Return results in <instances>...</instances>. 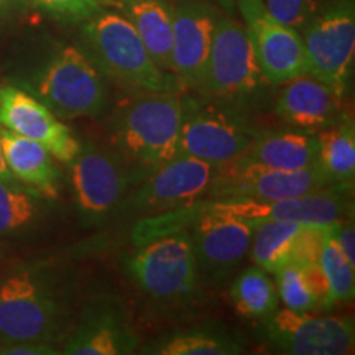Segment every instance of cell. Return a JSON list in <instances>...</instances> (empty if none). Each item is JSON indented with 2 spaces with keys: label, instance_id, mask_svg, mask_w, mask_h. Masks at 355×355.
<instances>
[{
  "label": "cell",
  "instance_id": "6da1fadb",
  "mask_svg": "<svg viewBox=\"0 0 355 355\" xmlns=\"http://www.w3.org/2000/svg\"><path fill=\"white\" fill-rule=\"evenodd\" d=\"M73 290L44 263L0 268V344L44 340L56 344L69 329Z\"/></svg>",
  "mask_w": 355,
  "mask_h": 355
},
{
  "label": "cell",
  "instance_id": "7a4b0ae2",
  "mask_svg": "<svg viewBox=\"0 0 355 355\" xmlns=\"http://www.w3.org/2000/svg\"><path fill=\"white\" fill-rule=\"evenodd\" d=\"M83 50L92 63L121 87L135 92L184 91L176 74L168 73L155 63L130 21L119 10L101 8L83 21Z\"/></svg>",
  "mask_w": 355,
  "mask_h": 355
},
{
  "label": "cell",
  "instance_id": "3957f363",
  "mask_svg": "<svg viewBox=\"0 0 355 355\" xmlns=\"http://www.w3.org/2000/svg\"><path fill=\"white\" fill-rule=\"evenodd\" d=\"M183 110L176 92H139L110 117L112 148L146 175L178 155Z\"/></svg>",
  "mask_w": 355,
  "mask_h": 355
},
{
  "label": "cell",
  "instance_id": "277c9868",
  "mask_svg": "<svg viewBox=\"0 0 355 355\" xmlns=\"http://www.w3.org/2000/svg\"><path fill=\"white\" fill-rule=\"evenodd\" d=\"M243 21L220 15L198 92L247 112L268 92Z\"/></svg>",
  "mask_w": 355,
  "mask_h": 355
},
{
  "label": "cell",
  "instance_id": "5b68a950",
  "mask_svg": "<svg viewBox=\"0 0 355 355\" xmlns=\"http://www.w3.org/2000/svg\"><path fill=\"white\" fill-rule=\"evenodd\" d=\"M123 272L146 298L158 303L189 301L199 285L189 232L181 229L139 243L123 260Z\"/></svg>",
  "mask_w": 355,
  "mask_h": 355
},
{
  "label": "cell",
  "instance_id": "8992f818",
  "mask_svg": "<svg viewBox=\"0 0 355 355\" xmlns=\"http://www.w3.org/2000/svg\"><path fill=\"white\" fill-rule=\"evenodd\" d=\"M60 119L97 117L109 105L107 79L83 48L61 46L35 76L21 86Z\"/></svg>",
  "mask_w": 355,
  "mask_h": 355
},
{
  "label": "cell",
  "instance_id": "52a82bcc",
  "mask_svg": "<svg viewBox=\"0 0 355 355\" xmlns=\"http://www.w3.org/2000/svg\"><path fill=\"white\" fill-rule=\"evenodd\" d=\"M68 165L74 202L84 227H102L121 217L135 176L121 155L87 140Z\"/></svg>",
  "mask_w": 355,
  "mask_h": 355
},
{
  "label": "cell",
  "instance_id": "ba28073f",
  "mask_svg": "<svg viewBox=\"0 0 355 355\" xmlns=\"http://www.w3.org/2000/svg\"><path fill=\"white\" fill-rule=\"evenodd\" d=\"M257 133L243 110L201 94L184 97L178 155L224 166L247 152Z\"/></svg>",
  "mask_w": 355,
  "mask_h": 355
},
{
  "label": "cell",
  "instance_id": "9c48e42d",
  "mask_svg": "<svg viewBox=\"0 0 355 355\" xmlns=\"http://www.w3.org/2000/svg\"><path fill=\"white\" fill-rule=\"evenodd\" d=\"M219 166L202 159L176 155L170 162L146 173L141 183L128 193L121 217H153L206 199Z\"/></svg>",
  "mask_w": 355,
  "mask_h": 355
},
{
  "label": "cell",
  "instance_id": "30bf717a",
  "mask_svg": "<svg viewBox=\"0 0 355 355\" xmlns=\"http://www.w3.org/2000/svg\"><path fill=\"white\" fill-rule=\"evenodd\" d=\"M300 33L308 73L345 96L355 55V0H331Z\"/></svg>",
  "mask_w": 355,
  "mask_h": 355
},
{
  "label": "cell",
  "instance_id": "8fae6325",
  "mask_svg": "<svg viewBox=\"0 0 355 355\" xmlns=\"http://www.w3.org/2000/svg\"><path fill=\"white\" fill-rule=\"evenodd\" d=\"M260 340L275 354L345 355L354 352L355 324L350 316L277 309L263 319Z\"/></svg>",
  "mask_w": 355,
  "mask_h": 355
},
{
  "label": "cell",
  "instance_id": "7c38bea8",
  "mask_svg": "<svg viewBox=\"0 0 355 355\" xmlns=\"http://www.w3.org/2000/svg\"><path fill=\"white\" fill-rule=\"evenodd\" d=\"M201 201L188 207L186 230L193 242L199 282L219 285L248 254L257 224L204 209Z\"/></svg>",
  "mask_w": 355,
  "mask_h": 355
},
{
  "label": "cell",
  "instance_id": "4fadbf2b",
  "mask_svg": "<svg viewBox=\"0 0 355 355\" xmlns=\"http://www.w3.org/2000/svg\"><path fill=\"white\" fill-rule=\"evenodd\" d=\"M352 189L354 184H334L304 196L275 201L250 198H207L201 202L207 211L255 224L263 220H296L304 224L331 225L349 217V212H352Z\"/></svg>",
  "mask_w": 355,
  "mask_h": 355
},
{
  "label": "cell",
  "instance_id": "5bb4252c",
  "mask_svg": "<svg viewBox=\"0 0 355 355\" xmlns=\"http://www.w3.org/2000/svg\"><path fill=\"white\" fill-rule=\"evenodd\" d=\"M334 186L316 165L301 170H279L237 158L219 166L207 198H250L275 201L298 198ZM206 198V199H207Z\"/></svg>",
  "mask_w": 355,
  "mask_h": 355
},
{
  "label": "cell",
  "instance_id": "9a60e30c",
  "mask_svg": "<svg viewBox=\"0 0 355 355\" xmlns=\"http://www.w3.org/2000/svg\"><path fill=\"white\" fill-rule=\"evenodd\" d=\"M237 6L266 81L282 86L308 73V58L298 30L275 19L263 0H239Z\"/></svg>",
  "mask_w": 355,
  "mask_h": 355
},
{
  "label": "cell",
  "instance_id": "2e32d148",
  "mask_svg": "<svg viewBox=\"0 0 355 355\" xmlns=\"http://www.w3.org/2000/svg\"><path fill=\"white\" fill-rule=\"evenodd\" d=\"M0 125L38 141L53 158L66 165L81 148V141L46 104L15 84L0 86Z\"/></svg>",
  "mask_w": 355,
  "mask_h": 355
},
{
  "label": "cell",
  "instance_id": "e0dca14e",
  "mask_svg": "<svg viewBox=\"0 0 355 355\" xmlns=\"http://www.w3.org/2000/svg\"><path fill=\"white\" fill-rule=\"evenodd\" d=\"M139 349V337L121 301L112 296H99L83 309L61 354L130 355Z\"/></svg>",
  "mask_w": 355,
  "mask_h": 355
},
{
  "label": "cell",
  "instance_id": "ac0fdd59",
  "mask_svg": "<svg viewBox=\"0 0 355 355\" xmlns=\"http://www.w3.org/2000/svg\"><path fill=\"white\" fill-rule=\"evenodd\" d=\"M219 17L202 0H178L173 6L171 68L186 89L201 86Z\"/></svg>",
  "mask_w": 355,
  "mask_h": 355
},
{
  "label": "cell",
  "instance_id": "d6986e66",
  "mask_svg": "<svg viewBox=\"0 0 355 355\" xmlns=\"http://www.w3.org/2000/svg\"><path fill=\"white\" fill-rule=\"evenodd\" d=\"M331 225L304 224L296 220H263L255 225L248 255L254 265L273 275L283 266L316 263Z\"/></svg>",
  "mask_w": 355,
  "mask_h": 355
},
{
  "label": "cell",
  "instance_id": "ffe728a7",
  "mask_svg": "<svg viewBox=\"0 0 355 355\" xmlns=\"http://www.w3.org/2000/svg\"><path fill=\"white\" fill-rule=\"evenodd\" d=\"M344 96L309 73L279 86L273 112L286 127L318 133L339 117Z\"/></svg>",
  "mask_w": 355,
  "mask_h": 355
},
{
  "label": "cell",
  "instance_id": "44dd1931",
  "mask_svg": "<svg viewBox=\"0 0 355 355\" xmlns=\"http://www.w3.org/2000/svg\"><path fill=\"white\" fill-rule=\"evenodd\" d=\"M2 150L8 171L15 180L46 199L60 196L61 173L53 155L38 141L2 127Z\"/></svg>",
  "mask_w": 355,
  "mask_h": 355
},
{
  "label": "cell",
  "instance_id": "7402d4cb",
  "mask_svg": "<svg viewBox=\"0 0 355 355\" xmlns=\"http://www.w3.org/2000/svg\"><path fill=\"white\" fill-rule=\"evenodd\" d=\"M241 158L279 170H301L316 165L318 137L313 132L293 127L259 130Z\"/></svg>",
  "mask_w": 355,
  "mask_h": 355
},
{
  "label": "cell",
  "instance_id": "603a6c76",
  "mask_svg": "<svg viewBox=\"0 0 355 355\" xmlns=\"http://www.w3.org/2000/svg\"><path fill=\"white\" fill-rule=\"evenodd\" d=\"M114 8L130 21L155 63L173 73V3L170 0H117Z\"/></svg>",
  "mask_w": 355,
  "mask_h": 355
},
{
  "label": "cell",
  "instance_id": "cb8c5ba5",
  "mask_svg": "<svg viewBox=\"0 0 355 355\" xmlns=\"http://www.w3.org/2000/svg\"><path fill=\"white\" fill-rule=\"evenodd\" d=\"M146 355H239L245 352L237 337L219 326L173 331L139 349Z\"/></svg>",
  "mask_w": 355,
  "mask_h": 355
},
{
  "label": "cell",
  "instance_id": "d4e9b609",
  "mask_svg": "<svg viewBox=\"0 0 355 355\" xmlns=\"http://www.w3.org/2000/svg\"><path fill=\"white\" fill-rule=\"evenodd\" d=\"M318 165L331 184H354L355 178V125L349 112L316 133Z\"/></svg>",
  "mask_w": 355,
  "mask_h": 355
},
{
  "label": "cell",
  "instance_id": "484cf974",
  "mask_svg": "<svg viewBox=\"0 0 355 355\" xmlns=\"http://www.w3.org/2000/svg\"><path fill=\"white\" fill-rule=\"evenodd\" d=\"M44 199L15 178H0V239L20 237L37 229L46 211Z\"/></svg>",
  "mask_w": 355,
  "mask_h": 355
},
{
  "label": "cell",
  "instance_id": "4316f807",
  "mask_svg": "<svg viewBox=\"0 0 355 355\" xmlns=\"http://www.w3.org/2000/svg\"><path fill=\"white\" fill-rule=\"evenodd\" d=\"M230 300L239 314L247 319L263 321L278 309L275 279L260 266H250L239 273L230 286Z\"/></svg>",
  "mask_w": 355,
  "mask_h": 355
},
{
  "label": "cell",
  "instance_id": "83f0119b",
  "mask_svg": "<svg viewBox=\"0 0 355 355\" xmlns=\"http://www.w3.org/2000/svg\"><path fill=\"white\" fill-rule=\"evenodd\" d=\"M331 230L322 242L318 263L321 266L324 278H326L331 306H336L340 303H349V301L354 300L355 266L340 252Z\"/></svg>",
  "mask_w": 355,
  "mask_h": 355
},
{
  "label": "cell",
  "instance_id": "f1b7e54d",
  "mask_svg": "<svg viewBox=\"0 0 355 355\" xmlns=\"http://www.w3.org/2000/svg\"><path fill=\"white\" fill-rule=\"evenodd\" d=\"M278 300L286 309L313 313L319 311V303L309 285L304 263L295 261L273 273Z\"/></svg>",
  "mask_w": 355,
  "mask_h": 355
},
{
  "label": "cell",
  "instance_id": "f546056e",
  "mask_svg": "<svg viewBox=\"0 0 355 355\" xmlns=\"http://www.w3.org/2000/svg\"><path fill=\"white\" fill-rule=\"evenodd\" d=\"M329 2L331 0H263L275 19L298 32Z\"/></svg>",
  "mask_w": 355,
  "mask_h": 355
},
{
  "label": "cell",
  "instance_id": "4dcf8cb0",
  "mask_svg": "<svg viewBox=\"0 0 355 355\" xmlns=\"http://www.w3.org/2000/svg\"><path fill=\"white\" fill-rule=\"evenodd\" d=\"M30 2L55 19L66 21H84L101 10V6L96 0H30Z\"/></svg>",
  "mask_w": 355,
  "mask_h": 355
},
{
  "label": "cell",
  "instance_id": "1f68e13d",
  "mask_svg": "<svg viewBox=\"0 0 355 355\" xmlns=\"http://www.w3.org/2000/svg\"><path fill=\"white\" fill-rule=\"evenodd\" d=\"M331 232L345 259L355 266V227L352 216H350V219L344 217V219L332 224Z\"/></svg>",
  "mask_w": 355,
  "mask_h": 355
},
{
  "label": "cell",
  "instance_id": "d6a6232c",
  "mask_svg": "<svg viewBox=\"0 0 355 355\" xmlns=\"http://www.w3.org/2000/svg\"><path fill=\"white\" fill-rule=\"evenodd\" d=\"M2 355H56L61 350L56 344L44 343V340H24V343L0 344Z\"/></svg>",
  "mask_w": 355,
  "mask_h": 355
},
{
  "label": "cell",
  "instance_id": "836d02e7",
  "mask_svg": "<svg viewBox=\"0 0 355 355\" xmlns=\"http://www.w3.org/2000/svg\"><path fill=\"white\" fill-rule=\"evenodd\" d=\"M21 2L24 0H0V19L7 17L13 10H17L21 6Z\"/></svg>",
  "mask_w": 355,
  "mask_h": 355
},
{
  "label": "cell",
  "instance_id": "e575fe53",
  "mask_svg": "<svg viewBox=\"0 0 355 355\" xmlns=\"http://www.w3.org/2000/svg\"><path fill=\"white\" fill-rule=\"evenodd\" d=\"M0 132H2V125H0ZM0 178H13L12 173L8 171L6 158H3V150H2V137H0Z\"/></svg>",
  "mask_w": 355,
  "mask_h": 355
},
{
  "label": "cell",
  "instance_id": "d590c367",
  "mask_svg": "<svg viewBox=\"0 0 355 355\" xmlns=\"http://www.w3.org/2000/svg\"><path fill=\"white\" fill-rule=\"evenodd\" d=\"M96 2L99 3L101 8H107V7H114L117 0H96Z\"/></svg>",
  "mask_w": 355,
  "mask_h": 355
}]
</instances>
